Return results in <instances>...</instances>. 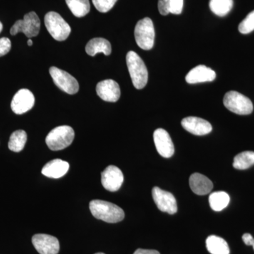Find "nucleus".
I'll use <instances>...</instances> for the list:
<instances>
[{
	"label": "nucleus",
	"mask_w": 254,
	"mask_h": 254,
	"mask_svg": "<svg viewBox=\"0 0 254 254\" xmlns=\"http://www.w3.org/2000/svg\"><path fill=\"white\" fill-rule=\"evenodd\" d=\"M90 210L95 218L108 223H117L125 218V212L118 205L102 200H93L89 204Z\"/></svg>",
	"instance_id": "f257e3e1"
},
{
	"label": "nucleus",
	"mask_w": 254,
	"mask_h": 254,
	"mask_svg": "<svg viewBox=\"0 0 254 254\" xmlns=\"http://www.w3.org/2000/svg\"><path fill=\"white\" fill-rule=\"evenodd\" d=\"M127 64L133 86L142 89L148 83V73L146 66L137 53L129 51L127 55Z\"/></svg>",
	"instance_id": "f03ea898"
},
{
	"label": "nucleus",
	"mask_w": 254,
	"mask_h": 254,
	"mask_svg": "<svg viewBox=\"0 0 254 254\" xmlns=\"http://www.w3.org/2000/svg\"><path fill=\"white\" fill-rule=\"evenodd\" d=\"M74 131L71 127H56L46 137V144L52 150H60L67 148L74 139Z\"/></svg>",
	"instance_id": "7ed1b4c3"
},
{
	"label": "nucleus",
	"mask_w": 254,
	"mask_h": 254,
	"mask_svg": "<svg viewBox=\"0 0 254 254\" xmlns=\"http://www.w3.org/2000/svg\"><path fill=\"white\" fill-rule=\"evenodd\" d=\"M47 29L52 37L58 41L67 39L71 33V28L58 13L50 11L44 18Z\"/></svg>",
	"instance_id": "20e7f679"
},
{
	"label": "nucleus",
	"mask_w": 254,
	"mask_h": 254,
	"mask_svg": "<svg viewBox=\"0 0 254 254\" xmlns=\"http://www.w3.org/2000/svg\"><path fill=\"white\" fill-rule=\"evenodd\" d=\"M135 40L139 48L149 50L154 46L155 29L153 21L150 18L140 20L134 29Z\"/></svg>",
	"instance_id": "39448f33"
},
{
	"label": "nucleus",
	"mask_w": 254,
	"mask_h": 254,
	"mask_svg": "<svg viewBox=\"0 0 254 254\" xmlns=\"http://www.w3.org/2000/svg\"><path fill=\"white\" fill-rule=\"evenodd\" d=\"M224 105L232 113L240 115H250L253 112V103L250 98L237 91H229L225 95Z\"/></svg>",
	"instance_id": "423d86ee"
},
{
	"label": "nucleus",
	"mask_w": 254,
	"mask_h": 254,
	"mask_svg": "<svg viewBox=\"0 0 254 254\" xmlns=\"http://www.w3.org/2000/svg\"><path fill=\"white\" fill-rule=\"evenodd\" d=\"M40 28L41 21L38 15L34 11H31L25 15L23 20H18L16 21L10 30V33L12 36H15L19 32H21L28 38H33L38 36Z\"/></svg>",
	"instance_id": "0eeeda50"
},
{
	"label": "nucleus",
	"mask_w": 254,
	"mask_h": 254,
	"mask_svg": "<svg viewBox=\"0 0 254 254\" xmlns=\"http://www.w3.org/2000/svg\"><path fill=\"white\" fill-rule=\"evenodd\" d=\"M50 74L53 78L55 85L62 91L70 95L76 94L78 91L79 85L78 81L66 71L55 66H52L50 68Z\"/></svg>",
	"instance_id": "6e6552de"
},
{
	"label": "nucleus",
	"mask_w": 254,
	"mask_h": 254,
	"mask_svg": "<svg viewBox=\"0 0 254 254\" xmlns=\"http://www.w3.org/2000/svg\"><path fill=\"white\" fill-rule=\"evenodd\" d=\"M152 195L159 210L171 215L177 213V200L171 193L155 187L152 190Z\"/></svg>",
	"instance_id": "1a4fd4ad"
},
{
	"label": "nucleus",
	"mask_w": 254,
	"mask_h": 254,
	"mask_svg": "<svg viewBox=\"0 0 254 254\" xmlns=\"http://www.w3.org/2000/svg\"><path fill=\"white\" fill-rule=\"evenodd\" d=\"M32 243L40 254H58L60 242L56 237L46 234H38L32 238Z\"/></svg>",
	"instance_id": "9d476101"
},
{
	"label": "nucleus",
	"mask_w": 254,
	"mask_h": 254,
	"mask_svg": "<svg viewBox=\"0 0 254 254\" xmlns=\"http://www.w3.org/2000/svg\"><path fill=\"white\" fill-rule=\"evenodd\" d=\"M101 182L105 190L111 192L117 191L124 182L123 172L118 167L110 165L102 173Z\"/></svg>",
	"instance_id": "9b49d317"
},
{
	"label": "nucleus",
	"mask_w": 254,
	"mask_h": 254,
	"mask_svg": "<svg viewBox=\"0 0 254 254\" xmlns=\"http://www.w3.org/2000/svg\"><path fill=\"white\" fill-rule=\"evenodd\" d=\"M35 97L28 89H21L15 94L11 103L12 111L16 115H22L33 108Z\"/></svg>",
	"instance_id": "f8f14e48"
},
{
	"label": "nucleus",
	"mask_w": 254,
	"mask_h": 254,
	"mask_svg": "<svg viewBox=\"0 0 254 254\" xmlns=\"http://www.w3.org/2000/svg\"><path fill=\"white\" fill-rule=\"evenodd\" d=\"M153 139L157 151L163 158H171L175 153V147L171 137L163 128H158L153 133Z\"/></svg>",
	"instance_id": "ddd939ff"
},
{
	"label": "nucleus",
	"mask_w": 254,
	"mask_h": 254,
	"mask_svg": "<svg viewBox=\"0 0 254 254\" xmlns=\"http://www.w3.org/2000/svg\"><path fill=\"white\" fill-rule=\"evenodd\" d=\"M96 92L97 94L102 100L111 103L118 101L121 95L118 83L112 79L99 82L97 84Z\"/></svg>",
	"instance_id": "4468645a"
},
{
	"label": "nucleus",
	"mask_w": 254,
	"mask_h": 254,
	"mask_svg": "<svg viewBox=\"0 0 254 254\" xmlns=\"http://www.w3.org/2000/svg\"><path fill=\"white\" fill-rule=\"evenodd\" d=\"M182 126L187 131L196 136L208 134L211 132L213 128L208 121L196 117H188L183 119Z\"/></svg>",
	"instance_id": "2eb2a0df"
},
{
	"label": "nucleus",
	"mask_w": 254,
	"mask_h": 254,
	"mask_svg": "<svg viewBox=\"0 0 254 254\" xmlns=\"http://www.w3.org/2000/svg\"><path fill=\"white\" fill-rule=\"evenodd\" d=\"M216 73L205 65H198L192 68L186 76V81L190 84L210 82L215 80Z\"/></svg>",
	"instance_id": "dca6fc26"
},
{
	"label": "nucleus",
	"mask_w": 254,
	"mask_h": 254,
	"mask_svg": "<svg viewBox=\"0 0 254 254\" xmlns=\"http://www.w3.org/2000/svg\"><path fill=\"white\" fill-rule=\"evenodd\" d=\"M190 185L192 191L199 195L208 194L213 188V182L208 177L200 173L190 175Z\"/></svg>",
	"instance_id": "f3484780"
},
{
	"label": "nucleus",
	"mask_w": 254,
	"mask_h": 254,
	"mask_svg": "<svg viewBox=\"0 0 254 254\" xmlns=\"http://www.w3.org/2000/svg\"><path fill=\"white\" fill-rule=\"evenodd\" d=\"M69 165L60 159L51 160L42 169V174L49 178L59 179L67 173Z\"/></svg>",
	"instance_id": "a211bd4d"
},
{
	"label": "nucleus",
	"mask_w": 254,
	"mask_h": 254,
	"mask_svg": "<svg viewBox=\"0 0 254 254\" xmlns=\"http://www.w3.org/2000/svg\"><path fill=\"white\" fill-rule=\"evenodd\" d=\"M86 52L87 54L92 57L100 53L108 56L112 53L111 44L108 40L105 39V38H93L87 43Z\"/></svg>",
	"instance_id": "6ab92c4d"
},
{
	"label": "nucleus",
	"mask_w": 254,
	"mask_h": 254,
	"mask_svg": "<svg viewBox=\"0 0 254 254\" xmlns=\"http://www.w3.org/2000/svg\"><path fill=\"white\" fill-rule=\"evenodd\" d=\"M206 248L211 254H230V248L226 241L222 237L211 235L207 238Z\"/></svg>",
	"instance_id": "aec40b11"
},
{
	"label": "nucleus",
	"mask_w": 254,
	"mask_h": 254,
	"mask_svg": "<svg viewBox=\"0 0 254 254\" xmlns=\"http://www.w3.org/2000/svg\"><path fill=\"white\" fill-rule=\"evenodd\" d=\"M184 0H159L158 7L160 14H180L183 9Z\"/></svg>",
	"instance_id": "412c9836"
},
{
	"label": "nucleus",
	"mask_w": 254,
	"mask_h": 254,
	"mask_svg": "<svg viewBox=\"0 0 254 254\" xmlns=\"http://www.w3.org/2000/svg\"><path fill=\"white\" fill-rule=\"evenodd\" d=\"M230 196L225 191H216L212 193L209 196L210 208L215 211H221L226 208L230 203Z\"/></svg>",
	"instance_id": "4be33fe9"
},
{
	"label": "nucleus",
	"mask_w": 254,
	"mask_h": 254,
	"mask_svg": "<svg viewBox=\"0 0 254 254\" xmlns=\"http://www.w3.org/2000/svg\"><path fill=\"white\" fill-rule=\"evenodd\" d=\"M68 7L76 17H83L91 9L89 0H66Z\"/></svg>",
	"instance_id": "5701e85b"
},
{
	"label": "nucleus",
	"mask_w": 254,
	"mask_h": 254,
	"mask_svg": "<svg viewBox=\"0 0 254 254\" xmlns=\"http://www.w3.org/2000/svg\"><path fill=\"white\" fill-rule=\"evenodd\" d=\"M26 141H27V134L26 131L23 130H17L10 136L8 146L11 151L18 153L23 149Z\"/></svg>",
	"instance_id": "b1692460"
},
{
	"label": "nucleus",
	"mask_w": 254,
	"mask_h": 254,
	"mask_svg": "<svg viewBox=\"0 0 254 254\" xmlns=\"http://www.w3.org/2000/svg\"><path fill=\"white\" fill-rule=\"evenodd\" d=\"M209 6L217 16H225L231 11L233 0H210Z\"/></svg>",
	"instance_id": "393cba45"
},
{
	"label": "nucleus",
	"mask_w": 254,
	"mask_h": 254,
	"mask_svg": "<svg viewBox=\"0 0 254 254\" xmlns=\"http://www.w3.org/2000/svg\"><path fill=\"white\" fill-rule=\"evenodd\" d=\"M254 165V152L245 151L234 158L233 167L237 170H247Z\"/></svg>",
	"instance_id": "a878e982"
},
{
	"label": "nucleus",
	"mask_w": 254,
	"mask_h": 254,
	"mask_svg": "<svg viewBox=\"0 0 254 254\" xmlns=\"http://www.w3.org/2000/svg\"><path fill=\"white\" fill-rule=\"evenodd\" d=\"M254 31V10L239 25V31L242 34H248Z\"/></svg>",
	"instance_id": "bb28decb"
},
{
	"label": "nucleus",
	"mask_w": 254,
	"mask_h": 254,
	"mask_svg": "<svg viewBox=\"0 0 254 254\" xmlns=\"http://www.w3.org/2000/svg\"><path fill=\"white\" fill-rule=\"evenodd\" d=\"M118 0H92L95 7L100 12L106 13L115 6Z\"/></svg>",
	"instance_id": "cd10ccee"
},
{
	"label": "nucleus",
	"mask_w": 254,
	"mask_h": 254,
	"mask_svg": "<svg viewBox=\"0 0 254 254\" xmlns=\"http://www.w3.org/2000/svg\"><path fill=\"white\" fill-rule=\"evenodd\" d=\"M11 48V43L9 38H0V57L7 54Z\"/></svg>",
	"instance_id": "c85d7f7f"
},
{
	"label": "nucleus",
	"mask_w": 254,
	"mask_h": 254,
	"mask_svg": "<svg viewBox=\"0 0 254 254\" xmlns=\"http://www.w3.org/2000/svg\"><path fill=\"white\" fill-rule=\"evenodd\" d=\"M242 240H243L246 245L252 246V244H253L254 239L250 234L246 233L242 236Z\"/></svg>",
	"instance_id": "c756f323"
},
{
	"label": "nucleus",
	"mask_w": 254,
	"mask_h": 254,
	"mask_svg": "<svg viewBox=\"0 0 254 254\" xmlns=\"http://www.w3.org/2000/svg\"><path fill=\"white\" fill-rule=\"evenodd\" d=\"M133 254H160L158 251L138 249Z\"/></svg>",
	"instance_id": "7c9ffc66"
},
{
	"label": "nucleus",
	"mask_w": 254,
	"mask_h": 254,
	"mask_svg": "<svg viewBox=\"0 0 254 254\" xmlns=\"http://www.w3.org/2000/svg\"><path fill=\"white\" fill-rule=\"evenodd\" d=\"M27 43L28 46H31L32 45H33V41H32V40L29 39L28 40Z\"/></svg>",
	"instance_id": "2f4dec72"
},
{
	"label": "nucleus",
	"mask_w": 254,
	"mask_h": 254,
	"mask_svg": "<svg viewBox=\"0 0 254 254\" xmlns=\"http://www.w3.org/2000/svg\"><path fill=\"white\" fill-rule=\"evenodd\" d=\"M2 29H3L2 23L0 22V33H1V31H2Z\"/></svg>",
	"instance_id": "473e14b6"
},
{
	"label": "nucleus",
	"mask_w": 254,
	"mask_h": 254,
	"mask_svg": "<svg viewBox=\"0 0 254 254\" xmlns=\"http://www.w3.org/2000/svg\"><path fill=\"white\" fill-rule=\"evenodd\" d=\"M252 247H253V248H254V242H253V244H252Z\"/></svg>",
	"instance_id": "72a5a7b5"
},
{
	"label": "nucleus",
	"mask_w": 254,
	"mask_h": 254,
	"mask_svg": "<svg viewBox=\"0 0 254 254\" xmlns=\"http://www.w3.org/2000/svg\"><path fill=\"white\" fill-rule=\"evenodd\" d=\"M103 254V253H97V254Z\"/></svg>",
	"instance_id": "f704fd0d"
}]
</instances>
